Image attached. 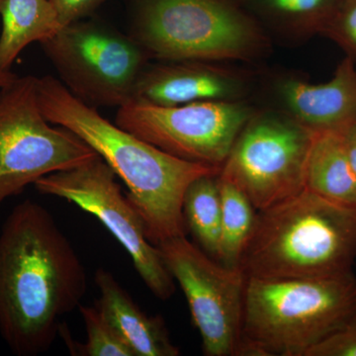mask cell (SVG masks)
Returning a JSON list of instances; mask_svg holds the SVG:
<instances>
[{
  "mask_svg": "<svg viewBox=\"0 0 356 356\" xmlns=\"http://www.w3.org/2000/svg\"><path fill=\"white\" fill-rule=\"evenodd\" d=\"M86 291L83 261L53 215L29 199L16 205L0 233V334L13 355L50 350Z\"/></svg>",
  "mask_w": 356,
  "mask_h": 356,
  "instance_id": "1",
  "label": "cell"
},
{
  "mask_svg": "<svg viewBox=\"0 0 356 356\" xmlns=\"http://www.w3.org/2000/svg\"><path fill=\"white\" fill-rule=\"evenodd\" d=\"M40 107L53 125L69 129L84 140L128 187V198L146 225L154 245L184 236V197L198 177L221 168L178 159L105 119L97 108L72 95L58 79L37 81Z\"/></svg>",
  "mask_w": 356,
  "mask_h": 356,
  "instance_id": "2",
  "label": "cell"
},
{
  "mask_svg": "<svg viewBox=\"0 0 356 356\" xmlns=\"http://www.w3.org/2000/svg\"><path fill=\"white\" fill-rule=\"evenodd\" d=\"M355 255L356 208L304 188L257 211L238 266L247 277H325L350 273Z\"/></svg>",
  "mask_w": 356,
  "mask_h": 356,
  "instance_id": "3",
  "label": "cell"
},
{
  "mask_svg": "<svg viewBox=\"0 0 356 356\" xmlns=\"http://www.w3.org/2000/svg\"><path fill=\"white\" fill-rule=\"evenodd\" d=\"M355 318L351 271L325 277H248L238 355L305 356Z\"/></svg>",
  "mask_w": 356,
  "mask_h": 356,
  "instance_id": "4",
  "label": "cell"
},
{
  "mask_svg": "<svg viewBox=\"0 0 356 356\" xmlns=\"http://www.w3.org/2000/svg\"><path fill=\"white\" fill-rule=\"evenodd\" d=\"M130 16L129 34L159 60H248L268 42L236 0H131Z\"/></svg>",
  "mask_w": 356,
  "mask_h": 356,
  "instance_id": "5",
  "label": "cell"
},
{
  "mask_svg": "<svg viewBox=\"0 0 356 356\" xmlns=\"http://www.w3.org/2000/svg\"><path fill=\"white\" fill-rule=\"evenodd\" d=\"M40 44L60 83L95 108L131 103L138 79L152 58L129 33L89 17L63 26Z\"/></svg>",
  "mask_w": 356,
  "mask_h": 356,
  "instance_id": "6",
  "label": "cell"
},
{
  "mask_svg": "<svg viewBox=\"0 0 356 356\" xmlns=\"http://www.w3.org/2000/svg\"><path fill=\"white\" fill-rule=\"evenodd\" d=\"M37 81L18 76L0 88V207L51 173L83 165L97 154L69 129L47 120Z\"/></svg>",
  "mask_w": 356,
  "mask_h": 356,
  "instance_id": "7",
  "label": "cell"
},
{
  "mask_svg": "<svg viewBox=\"0 0 356 356\" xmlns=\"http://www.w3.org/2000/svg\"><path fill=\"white\" fill-rule=\"evenodd\" d=\"M313 136L286 113H254L236 137L219 177L242 191L255 209H266L305 188Z\"/></svg>",
  "mask_w": 356,
  "mask_h": 356,
  "instance_id": "8",
  "label": "cell"
},
{
  "mask_svg": "<svg viewBox=\"0 0 356 356\" xmlns=\"http://www.w3.org/2000/svg\"><path fill=\"white\" fill-rule=\"evenodd\" d=\"M116 177L97 154L83 165L40 178L34 185L40 193L65 199L95 216L125 248L149 291L156 298L170 299L175 281L158 248L149 242L139 211L124 195Z\"/></svg>",
  "mask_w": 356,
  "mask_h": 356,
  "instance_id": "9",
  "label": "cell"
},
{
  "mask_svg": "<svg viewBox=\"0 0 356 356\" xmlns=\"http://www.w3.org/2000/svg\"><path fill=\"white\" fill-rule=\"evenodd\" d=\"M166 268L184 291L204 355H238L248 277L225 266L186 235L156 245Z\"/></svg>",
  "mask_w": 356,
  "mask_h": 356,
  "instance_id": "10",
  "label": "cell"
},
{
  "mask_svg": "<svg viewBox=\"0 0 356 356\" xmlns=\"http://www.w3.org/2000/svg\"><path fill=\"white\" fill-rule=\"evenodd\" d=\"M252 114L241 100L172 107L129 103L118 108L115 124L178 159L221 168Z\"/></svg>",
  "mask_w": 356,
  "mask_h": 356,
  "instance_id": "11",
  "label": "cell"
},
{
  "mask_svg": "<svg viewBox=\"0 0 356 356\" xmlns=\"http://www.w3.org/2000/svg\"><path fill=\"white\" fill-rule=\"evenodd\" d=\"M245 81L231 70L203 60H161L147 64L134 88L131 103L172 107L201 102H235Z\"/></svg>",
  "mask_w": 356,
  "mask_h": 356,
  "instance_id": "12",
  "label": "cell"
},
{
  "mask_svg": "<svg viewBox=\"0 0 356 356\" xmlns=\"http://www.w3.org/2000/svg\"><path fill=\"white\" fill-rule=\"evenodd\" d=\"M276 89L285 113L313 132L341 133L356 122V62L348 56L325 83L287 77Z\"/></svg>",
  "mask_w": 356,
  "mask_h": 356,
  "instance_id": "13",
  "label": "cell"
},
{
  "mask_svg": "<svg viewBox=\"0 0 356 356\" xmlns=\"http://www.w3.org/2000/svg\"><path fill=\"white\" fill-rule=\"evenodd\" d=\"M95 281L100 295L95 305L135 356L180 355L179 348L170 339L165 320L145 313L113 274L102 267L96 270Z\"/></svg>",
  "mask_w": 356,
  "mask_h": 356,
  "instance_id": "14",
  "label": "cell"
},
{
  "mask_svg": "<svg viewBox=\"0 0 356 356\" xmlns=\"http://www.w3.org/2000/svg\"><path fill=\"white\" fill-rule=\"evenodd\" d=\"M305 188L332 202L356 208V173L341 133L314 132L307 158Z\"/></svg>",
  "mask_w": 356,
  "mask_h": 356,
  "instance_id": "15",
  "label": "cell"
},
{
  "mask_svg": "<svg viewBox=\"0 0 356 356\" xmlns=\"http://www.w3.org/2000/svg\"><path fill=\"white\" fill-rule=\"evenodd\" d=\"M259 24L297 41L324 34L343 0H236Z\"/></svg>",
  "mask_w": 356,
  "mask_h": 356,
  "instance_id": "16",
  "label": "cell"
},
{
  "mask_svg": "<svg viewBox=\"0 0 356 356\" xmlns=\"http://www.w3.org/2000/svg\"><path fill=\"white\" fill-rule=\"evenodd\" d=\"M0 70H11L28 44L50 38L62 28L51 0H0Z\"/></svg>",
  "mask_w": 356,
  "mask_h": 356,
  "instance_id": "17",
  "label": "cell"
},
{
  "mask_svg": "<svg viewBox=\"0 0 356 356\" xmlns=\"http://www.w3.org/2000/svg\"><path fill=\"white\" fill-rule=\"evenodd\" d=\"M221 216L219 175H203L192 181L184 197L185 226L199 247L217 261L221 238Z\"/></svg>",
  "mask_w": 356,
  "mask_h": 356,
  "instance_id": "18",
  "label": "cell"
},
{
  "mask_svg": "<svg viewBox=\"0 0 356 356\" xmlns=\"http://www.w3.org/2000/svg\"><path fill=\"white\" fill-rule=\"evenodd\" d=\"M221 192V238L218 261L229 267H240L241 259L250 242L257 210L242 191L219 177Z\"/></svg>",
  "mask_w": 356,
  "mask_h": 356,
  "instance_id": "19",
  "label": "cell"
},
{
  "mask_svg": "<svg viewBox=\"0 0 356 356\" xmlns=\"http://www.w3.org/2000/svg\"><path fill=\"white\" fill-rule=\"evenodd\" d=\"M86 330V341L76 343L67 327H62L60 334L65 337L70 353L79 356H135L130 346L116 329L110 324L96 305L79 307Z\"/></svg>",
  "mask_w": 356,
  "mask_h": 356,
  "instance_id": "20",
  "label": "cell"
},
{
  "mask_svg": "<svg viewBox=\"0 0 356 356\" xmlns=\"http://www.w3.org/2000/svg\"><path fill=\"white\" fill-rule=\"evenodd\" d=\"M356 62V0H343L324 33Z\"/></svg>",
  "mask_w": 356,
  "mask_h": 356,
  "instance_id": "21",
  "label": "cell"
},
{
  "mask_svg": "<svg viewBox=\"0 0 356 356\" xmlns=\"http://www.w3.org/2000/svg\"><path fill=\"white\" fill-rule=\"evenodd\" d=\"M305 356H356V318L312 346Z\"/></svg>",
  "mask_w": 356,
  "mask_h": 356,
  "instance_id": "22",
  "label": "cell"
},
{
  "mask_svg": "<svg viewBox=\"0 0 356 356\" xmlns=\"http://www.w3.org/2000/svg\"><path fill=\"white\" fill-rule=\"evenodd\" d=\"M107 1L109 0H51L62 27L74 21L91 17Z\"/></svg>",
  "mask_w": 356,
  "mask_h": 356,
  "instance_id": "23",
  "label": "cell"
},
{
  "mask_svg": "<svg viewBox=\"0 0 356 356\" xmlns=\"http://www.w3.org/2000/svg\"><path fill=\"white\" fill-rule=\"evenodd\" d=\"M341 135L346 154H348L351 165L356 173V122L343 130Z\"/></svg>",
  "mask_w": 356,
  "mask_h": 356,
  "instance_id": "24",
  "label": "cell"
},
{
  "mask_svg": "<svg viewBox=\"0 0 356 356\" xmlns=\"http://www.w3.org/2000/svg\"><path fill=\"white\" fill-rule=\"evenodd\" d=\"M17 77V74H14L11 70H0V88L7 86Z\"/></svg>",
  "mask_w": 356,
  "mask_h": 356,
  "instance_id": "25",
  "label": "cell"
}]
</instances>
